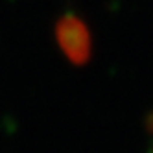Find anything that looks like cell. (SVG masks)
<instances>
[{
  "label": "cell",
  "mask_w": 153,
  "mask_h": 153,
  "mask_svg": "<svg viewBox=\"0 0 153 153\" xmlns=\"http://www.w3.org/2000/svg\"><path fill=\"white\" fill-rule=\"evenodd\" d=\"M57 39L63 52L74 61L83 63L91 53V39L89 30L76 17H65L57 26Z\"/></svg>",
  "instance_id": "cell-1"
}]
</instances>
